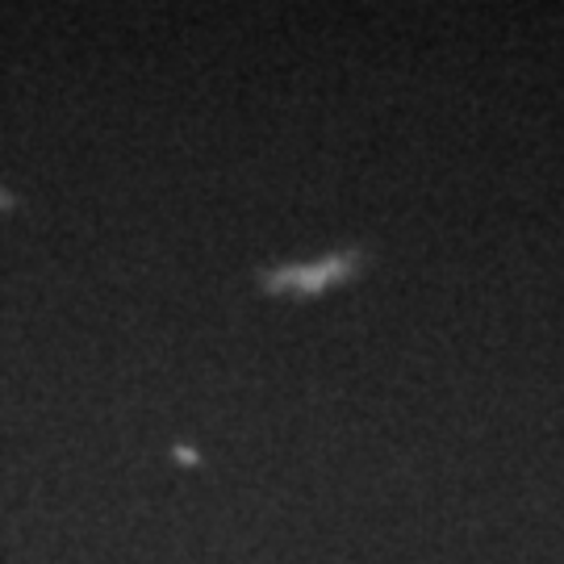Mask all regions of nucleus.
I'll return each mask as SVG.
<instances>
[{
    "label": "nucleus",
    "mask_w": 564,
    "mask_h": 564,
    "mask_svg": "<svg viewBox=\"0 0 564 564\" xmlns=\"http://www.w3.org/2000/svg\"><path fill=\"white\" fill-rule=\"evenodd\" d=\"M347 272H356V260L330 256V260L310 263V268H284L268 281H272V289H305V293H314V289H326V281H343Z\"/></svg>",
    "instance_id": "nucleus-1"
}]
</instances>
